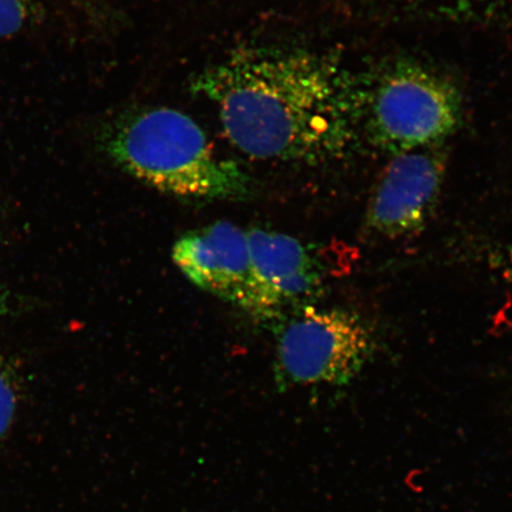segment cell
I'll use <instances>...</instances> for the list:
<instances>
[{
    "mask_svg": "<svg viewBox=\"0 0 512 512\" xmlns=\"http://www.w3.org/2000/svg\"><path fill=\"white\" fill-rule=\"evenodd\" d=\"M227 138L264 162L331 165L361 149V72L313 48L258 44L230 51L191 81Z\"/></svg>",
    "mask_w": 512,
    "mask_h": 512,
    "instance_id": "cell-1",
    "label": "cell"
},
{
    "mask_svg": "<svg viewBox=\"0 0 512 512\" xmlns=\"http://www.w3.org/2000/svg\"><path fill=\"white\" fill-rule=\"evenodd\" d=\"M114 165L149 187L191 200H246L253 183L238 164L217 153L189 115L144 107L118 115L100 133Z\"/></svg>",
    "mask_w": 512,
    "mask_h": 512,
    "instance_id": "cell-2",
    "label": "cell"
},
{
    "mask_svg": "<svg viewBox=\"0 0 512 512\" xmlns=\"http://www.w3.org/2000/svg\"><path fill=\"white\" fill-rule=\"evenodd\" d=\"M364 144L390 157L446 144L463 125L464 99L446 74L415 57L361 72Z\"/></svg>",
    "mask_w": 512,
    "mask_h": 512,
    "instance_id": "cell-3",
    "label": "cell"
},
{
    "mask_svg": "<svg viewBox=\"0 0 512 512\" xmlns=\"http://www.w3.org/2000/svg\"><path fill=\"white\" fill-rule=\"evenodd\" d=\"M373 352V334L361 317L304 306L280 332L278 381L284 386H341L361 373Z\"/></svg>",
    "mask_w": 512,
    "mask_h": 512,
    "instance_id": "cell-4",
    "label": "cell"
},
{
    "mask_svg": "<svg viewBox=\"0 0 512 512\" xmlns=\"http://www.w3.org/2000/svg\"><path fill=\"white\" fill-rule=\"evenodd\" d=\"M446 144L390 157L370 197L364 228L379 238H409L431 221L443 191Z\"/></svg>",
    "mask_w": 512,
    "mask_h": 512,
    "instance_id": "cell-5",
    "label": "cell"
},
{
    "mask_svg": "<svg viewBox=\"0 0 512 512\" xmlns=\"http://www.w3.org/2000/svg\"><path fill=\"white\" fill-rule=\"evenodd\" d=\"M172 260L191 284L259 318V300L245 230L216 222L182 236Z\"/></svg>",
    "mask_w": 512,
    "mask_h": 512,
    "instance_id": "cell-6",
    "label": "cell"
},
{
    "mask_svg": "<svg viewBox=\"0 0 512 512\" xmlns=\"http://www.w3.org/2000/svg\"><path fill=\"white\" fill-rule=\"evenodd\" d=\"M259 318L277 317L288 306L304 304L323 291V266L303 242L271 230L247 232Z\"/></svg>",
    "mask_w": 512,
    "mask_h": 512,
    "instance_id": "cell-7",
    "label": "cell"
},
{
    "mask_svg": "<svg viewBox=\"0 0 512 512\" xmlns=\"http://www.w3.org/2000/svg\"><path fill=\"white\" fill-rule=\"evenodd\" d=\"M366 14L389 19L462 25H501L512 19V0H351Z\"/></svg>",
    "mask_w": 512,
    "mask_h": 512,
    "instance_id": "cell-8",
    "label": "cell"
},
{
    "mask_svg": "<svg viewBox=\"0 0 512 512\" xmlns=\"http://www.w3.org/2000/svg\"><path fill=\"white\" fill-rule=\"evenodd\" d=\"M22 395L21 374L8 358L0 356V439L14 425Z\"/></svg>",
    "mask_w": 512,
    "mask_h": 512,
    "instance_id": "cell-9",
    "label": "cell"
},
{
    "mask_svg": "<svg viewBox=\"0 0 512 512\" xmlns=\"http://www.w3.org/2000/svg\"><path fill=\"white\" fill-rule=\"evenodd\" d=\"M37 0H0V38L11 37L34 22Z\"/></svg>",
    "mask_w": 512,
    "mask_h": 512,
    "instance_id": "cell-10",
    "label": "cell"
},
{
    "mask_svg": "<svg viewBox=\"0 0 512 512\" xmlns=\"http://www.w3.org/2000/svg\"><path fill=\"white\" fill-rule=\"evenodd\" d=\"M83 15L95 25H104L112 23V11L107 8L104 0H70Z\"/></svg>",
    "mask_w": 512,
    "mask_h": 512,
    "instance_id": "cell-11",
    "label": "cell"
},
{
    "mask_svg": "<svg viewBox=\"0 0 512 512\" xmlns=\"http://www.w3.org/2000/svg\"><path fill=\"white\" fill-rule=\"evenodd\" d=\"M14 305V299L8 288L0 285V318L8 316Z\"/></svg>",
    "mask_w": 512,
    "mask_h": 512,
    "instance_id": "cell-12",
    "label": "cell"
}]
</instances>
